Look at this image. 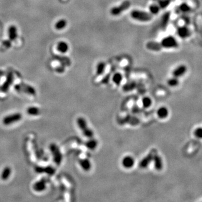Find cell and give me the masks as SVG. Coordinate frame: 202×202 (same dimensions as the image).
<instances>
[{
  "mask_svg": "<svg viewBox=\"0 0 202 202\" xmlns=\"http://www.w3.org/2000/svg\"><path fill=\"white\" fill-rule=\"evenodd\" d=\"M106 69V65L104 62H101L98 64L96 68V74L97 75H101L104 74Z\"/></svg>",
  "mask_w": 202,
  "mask_h": 202,
  "instance_id": "obj_25",
  "label": "cell"
},
{
  "mask_svg": "<svg viewBox=\"0 0 202 202\" xmlns=\"http://www.w3.org/2000/svg\"><path fill=\"white\" fill-rule=\"evenodd\" d=\"M85 147L90 150H93L96 149L98 146V141L93 138H90L88 141H86L85 144Z\"/></svg>",
  "mask_w": 202,
  "mask_h": 202,
  "instance_id": "obj_16",
  "label": "cell"
},
{
  "mask_svg": "<svg viewBox=\"0 0 202 202\" xmlns=\"http://www.w3.org/2000/svg\"><path fill=\"white\" fill-rule=\"evenodd\" d=\"M14 88L15 90L19 93H24L31 95H35L36 94V90L34 87L24 83L15 85Z\"/></svg>",
  "mask_w": 202,
  "mask_h": 202,
  "instance_id": "obj_3",
  "label": "cell"
},
{
  "mask_svg": "<svg viewBox=\"0 0 202 202\" xmlns=\"http://www.w3.org/2000/svg\"><path fill=\"white\" fill-rule=\"evenodd\" d=\"M136 87V83L135 82H130L125 85L123 87V90L125 92H129L130 90H132Z\"/></svg>",
  "mask_w": 202,
  "mask_h": 202,
  "instance_id": "obj_28",
  "label": "cell"
},
{
  "mask_svg": "<svg viewBox=\"0 0 202 202\" xmlns=\"http://www.w3.org/2000/svg\"><path fill=\"white\" fill-rule=\"evenodd\" d=\"M4 75V71L2 70H0V79L2 78V76Z\"/></svg>",
  "mask_w": 202,
  "mask_h": 202,
  "instance_id": "obj_37",
  "label": "cell"
},
{
  "mask_svg": "<svg viewBox=\"0 0 202 202\" xmlns=\"http://www.w3.org/2000/svg\"><path fill=\"white\" fill-rule=\"evenodd\" d=\"M77 124L80 130L82 132L83 135L86 138L90 139L93 137L94 135L93 132L91 129L88 127L87 122L84 118H78L77 119Z\"/></svg>",
  "mask_w": 202,
  "mask_h": 202,
  "instance_id": "obj_1",
  "label": "cell"
},
{
  "mask_svg": "<svg viewBox=\"0 0 202 202\" xmlns=\"http://www.w3.org/2000/svg\"><path fill=\"white\" fill-rule=\"evenodd\" d=\"M11 46H12V42L9 39L4 41L2 42V46L5 50L9 49L10 47H11Z\"/></svg>",
  "mask_w": 202,
  "mask_h": 202,
  "instance_id": "obj_30",
  "label": "cell"
},
{
  "mask_svg": "<svg viewBox=\"0 0 202 202\" xmlns=\"http://www.w3.org/2000/svg\"><path fill=\"white\" fill-rule=\"evenodd\" d=\"M46 185H47L46 179L42 178L34 184L33 186V189L34 191L37 192H42L46 190Z\"/></svg>",
  "mask_w": 202,
  "mask_h": 202,
  "instance_id": "obj_9",
  "label": "cell"
},
{
  "mask_svg": "<svg viewBox=\"0 0 202 202\" xmlns=\"http://www.w3.org/2000/svg\"><path fill=\"white\" fill-rule=\"evenodd\" d=\"M160 10V6L156 4H152L149 6V11L152 14H157L159 13Z\"/></svg>",
  "mask_w": 202,
  "mask_h": 202,
  "instance_id": "obj_29",
  "label": "cell"
},
{
  "mask_svg": "<svg viewBox=\"0 0 202 202\" xmlns=\"http://www.w3.org/2000/svg\"><path fill=\"white\" fill-rule=\"evenodd\" d=\"M50 149L51 152L54 162L57 165H60L62 161V155L59 148L56 144L52 143L50 146Z\"/></svg>",
  "mask_w": 202,
  "mask_h": 202,
  "instance_id": "obj_4",
  "label": "cell"
},
{
  "mask_svg": "<svg viewBox=\"0 0 202 202\" xmlns=\"http://www.w3.org/2000/svg\"><path fill=\"white\" fill-rule=\"evenodd\" d=\"M69 45L65 42L61 41L57 45V50L58 51L62 53H65L69 51Z\"/></svg>",
  "mask_w": 202,
  "mask_h": 202,
  "instance_id": "obj_18",
  "label": "cell"
},
{
  "mask_svg": "<svg viewBox=\"0 0 202 202\" xmlns=\"http://www.w3.org/2000/svg\"><path fill=\"white\" fill-rule=\"evenodd\" d=\"M131 5V3L129 1L126 0L124 1L118 6L113 7L111 9V14L113 16H118L121 14L124 11L127 10L129 8Z\"/></svg>",
  "mask_w": 202,
  "mask_h": 202,
  "instance_id": "obj_6",
  "label": "cell"
},
{
  "mask_svg": "<svg viewBox=\"0 0 202 202\" xmlns=\"http://www.w3.org/2000/svg\"><path fill=\"white\" fill-rule=\"evenodd\" d=\"M194 135L198 138H202V128L198 127L195 129L194 132Z\"/></svg>",
  "mask_w": 202,
  "mask_h": 202,
  "instance_id": "obj_34",
  "label": "cell"
},
{
  "mask_svg": "<svg viewBox=\"0 0 202 202\" xmlns=\"http://www.w3.org/2000/svg\"><path fill=\"white\" fill-rule=\"evenodd\" d=\"M186 71V68L185 66L181 65V66H179L178 68H176L173 72V75L174 77L178 78L180 77L181 76L184 75Z\"/></svg>",
  "mask_w": 202,
  "mask_h": 202,
  "instance_id": "obj_19",
  "label": "cell"
},
{
  "mask_svg": "<svg viewBox=\"0 0 202 202\" xmlns=\"http://www.w3.org/2000/svg\"><path fill=\"white\" fill-rule=\"evenodd\" d=\"M179 84V81L176 78H171L168 80V84L171 87H175L177 86Z\"/></svg>",
  "mask_w": 202,
  "mask_h": 202,
  "instance_id": "obj_31",
  "label": "cell"
},
{
  "mask_svg": "<svg viewBox=\"0 0 202 202\" xmlns=\"http://www.w3.org/2000/svg\"><path fill=\"white\" fill-rule=\"evenodd\" d=\"M14 80V75L13 73L10 71L6 76L5 82L0 87V92L3 93H6L9 91L11 85L13 84Z\"/></svg>",
  "mask_w": 202,
  "mask_h": 202,
  "instance_id": "obj_7",
  "label": "cell"
},
{
  "mask_svg": "<svg viewBox=\"0 0 202 202\" xmlns=\"http://www.w3.org/2000/svg\"><path fill=\"white\" fill-rule=\"evenodd\" d=\"M109 79H110V76L109 75H107L104 79H103L102 80V83H104V84H106L107 83V82H108V80H109Z\"/></svg>",
  "mask_w": 202,
  "mask_h": 202,
  "instance_id": "obj_36",
  "label": "cell"
},
{
  "mask_svg": "<svg viewBox=\"0 0 202 202\" xmlns=\"http://www.w3.org/2000/svg\"><path fill=\"white\" fill-rule=\"evenodd\" d=\"M154 154H155L154 152L152 151L149 154L146 155L144 158H143L139 164L140 167L141 169L147 168L148 166V165L150 164V162L153 161Z\"/></svg>",
  "mask_w": 202,
  "mask_h": 202,
  "instance_id": "obj_10",
  "label": "cell"
},
{
  "mask_svg": "<svg viewBox=\"0 0 202 202\" xmlns=\"http://www.w3.org/2000/svg\"><path fill=\"white\" fill-rule=\"evenodd\" d=\"M79 164L80 167L85 171H89L92 168V164L88 158L80 159L79 161Z\"/></svg>",
  "mask_w": 202,
  "mask_h": 202,
  "instance_id": "obj_14",
  "label": "cell"
},
{
  "mask_svg": "<svg viewBox=\"0 0 202 202\" xmlns=\"http://www.w3.org/2000/svg\"><path fill=\"white\" fill-rule=\"evenodd\" d=\"M161 44L162 47L166 48H175L178 46V43L176 42V40L171 36H169L164 38L162 40Z\"/></svg>",
  "mask_w": 202,
  "mask_h": 202,
  "instance_id": "obj_8",
  "label": "cell"
},
{
  "mask_svg": "<svg viewBox=\"0 0 202 202\" xmlns=\"http://www.w3.org/2000/svg\"><path fill=\"white\" fill-rule=\"evenodd\" d=\"M153 161L154 162L155 169L157 170H158V171H160V170L162 169L163 162H162V160L161 159V157H160V155L155 153Z\"/></svg>",
  "mask_w": 202,
  "mask_h": 202,
  "instance_id": "obj_15",
  "label": "cell"
},
{
  "mask_svg": "<svg viewBox=\"0 0 202 202\" xmlns=\"http://www.w3.org/2000/svg\"><path fill=\"white\" fill-rule=\"evenodd\" d=\"M169 18V14H165L162 18V28H165L166 26L167 25V24L168 22V20Z\"/></svg>",
  "mask_w": 202,
  "mask_h": 202,
  "instance_id": "obj_33",
  "label": "cell"
},
{
  "mask_svg": "<svg viewBox=\"0 0 202 202\" xmlns=\"http://www.w3.org/2000/svg\"><path fill=\"white\" fill-rule=\"evenodd\" d=\"M178 33L179 37L181 38L188 37L189 35V29L186 27H181L178 30Z\"/></svg>",
  "mask_w": 202,
  "mask_h": 202,
  "instance_id": "obj_24",
  "label": "cell"
},
{
  "mask_svg": "<svg viewBox=\"0 0 202 202\" xmlns=\"http://www.w3.org/2000/svg\"><path fill=\"white\" fill-rule=\"evenodd\" d=\"M146 47L151 51H158L161 50L162 46L159 43L155 42H149L147 43Z\"/></svg>",
  "mask_w": 202,
  "mask_h": 202,
  "instance_id": "obj_17",
  "label": "cell"
},
{
  "mask_svg": "<svg viewBox=\"0 0 202 202\" xmlns=\"http://www.w3.org/2000/svg\"><path fill=\"white\" fill-rule=\"evenodd\" d=\"M23 116L20 113H15L5 116L2 119V123L5 125H10L19 122L22 119Z\"/></svg>",
  "mask_w": 202,
  "mask_h": 202,
  "instance_id": "obj_5",
  "label": "cell"
},
{
  "mask_svg": "<svg viewBox=\"0 0 202 202\" xmlns=\"http://www.w3.org/2000/svg\"><path fill=\"white\" fill-rule=\"evenodd\" d=\"M180 9H181V10L183 11V12H186L189 10V7L188 5H186V4H183L181 6Z\"/></svg>",
  "mask_w": 202,
  "mask_h": 202,
  "instance_id": "obj_35",
  "label": "cell"
},
{
  "mask_svg": "<svg viewBox=\"0 0 202 202\" xmlns=\"http://www.w3.org/2000/svg\"><path fill=\"white\" fill-rule=\"evenodd\" d=\"M158 4L160 5L161 8L164 9L169 4V0H159Z\"/></svg>",
  "mask_w": 202,
  "mask_h": 202,
  "instance_id": "obj_32",
  "label": "cell"
},
{
  "mask_svg": "<svg viewBox=\"0 0 202 202\" xmlns=\"http://www.w3.org/2000/svg\"><path fill=\"white\" fill-rule=\"evenodd\" d=\"M11 174V169L10 167H6L4 169L1 173V179L4 181L7 180L9 178Z\"/></svg>",
  "mask_w": 202,
  "mask_h": 202,
  "instance_id": "obj_21",
  "label": "cell"
},
{
  "mask_svg": "<svg viewBox=\"0 0 202 202\" xmlns=\"http://www.w3.org/2000/svg\"><path fill=\"white\" fill-rule=\"evenodd\" d=\"M141 104L144 108H149L152 104V101L149 97H144L142 98Z\"/></svg>",
  "mask_w": 202,
  "mask_h": 202,
  "instance_id": "obj_26",
  "label": "cell"
},
{
  "mask_svg": "<svg viewBox=\"0 0 202 202\" xmlns=\"http://www.w3.org/2000/svg\"><path fill=\"white\" fill-rule=\"evenodd\" d=\"M122 166L127 169H132L135 164V160L130 155H127L124 157L122 160Z\"/></svg>",
  "mask_w": 202,
  "mask_h": 202,
  "instance_id": "obj_11",
  "label": "cell"
},
{
  "mask_svg": "<svg viewBox=\"0 0 202 202\" xmlns=\"http://www.w3.org/2000/svg\"><path fill=\"white\" fill-rule=\"evenodd\" d=\"M27 112L30 116H38L41 113L39 108L35 106H31L27 108Z\"/></svg>",
  "mask_w": 202,
  "mask_h": 202,
  "instance_id": "obj_22",
  "label": "cell"
},
{
  "mask_svg": "<svg viewBox=\"0 0 202 202\" xmlns=\"http://www.w3.org/2000/svg\"><path fill=\"white\" fill-rule=\"evenodd\" d=\"M157 113L158 118L163 119V118H165L168 116L169 111H168L167 108H166L165 107H161L157 110Z\"/></svg>",
  "mask_w": 202,
  "mask_h": 202,
  "instance_id": "obj_20",
  "label": "cell"
},
{
  "mask_svg": "<svg viewBox=\"0 0 202 202\" xmlns=\"http://www.w3.org/2000/svg\"><path fill=\"white\" fill-rule=\"evenodd\" d=\"M112 80L113 82L116 85H118V86L120 85L122 82V74L119 73H115L114 75H113Z\"/></svg>",
  "mask_w": 202,
  "mask_h": 202,
  "instance_id": "obj_23",
  "label": "cell"
},
{
  "mask_svg": "<svg viewBox=\"0 0 202 202\" xmlns=\"http://www.w3.org/2000/svg\"><path fill=\"white\" fill-rule=\"evenodd\" d=\"M7 33H8L9 39L10 40L11 42L15 41L18 36V30L15 25L10 26L9 28L8 29Z\"/></svg>",
  "mask_w": 202,
  "mask_h": 202,
  "instance_id": "obj_12",
  "label": "cell"
},
{
  "mask_svg": "<svg viewBox=\"0 0 202 202\" xmlns=\"http://www.w3.org/2000/svg\"><path fill=\"white\" fill-rule=\"evenodd\" d=\"M67 21L65 19H61L58 20L55 24V28L57 30H62L66 27Z\"/></svg>",
  "mask_w": 202,
  "mask_h": 202,
  "instance_id": "obj_27",
  "label": "cell"
},
{
  "mask_svg": "<svg viewBox=\"0 0 202 202\" xmlns=\"http://www.w3.org/2000/svg\"><path fill=\"white\" fill-rule=\"evenodd\" d=\"M131 16L132 19L142 22L148 21L152 19V15L145 11L135 10L132 11Z\"/></svg>",
  "mask_w": 202,
  "mask_h": 202,
  "instance_id": "obj_2",
  "label": "cell"
},
{
  "mask_svg": "<svg viewBox=\"0 0 202 202\" xmlns=\"http://www.w3.org/2000/svg\"><path fill=\"white\" fill-rule=\"evenodd\" d=\"M35 170L38 173H46V174L52 175L55 174V169L51 166H47L46 167H36Z\"/></svg>",
  "mask_w": 202,
  "mask_h": 202,
  "instance_id": "obj_13",
  "label": "cell"
}]
</instances>
